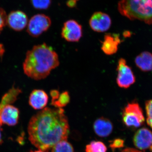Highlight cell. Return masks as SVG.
<instances>
[{
    "mask_svg": "<svg viewBox=\"0 0 152 152\" xmlns=\"http://www.w3.org/2000/svg\"><path fill=\"white\" fill-rule=\"evenodd\" d=\"M28 132L31 144L44 151L67 140L69 126L64 110L62 108L42 109L31 118Z\"/></svg>",
    "mask_w": 152,
    "mask_h": 152,
    "instance_id": "6da1fadb",
    "label": "cell"
},
{
    "mask_svg": "<svg viewBox=\"0 0 152 152\" xmlns=\"http://www.w3.org/2000/svg\"><path fill=\"white\" fill-rule=\"evenodd\" d=\"M59 64L57 53L43 43L34 46L27 52L23 68L28 77L39 80L46 78Z\"/></svg>",
    "mask_w": 152,
    "mask_h": 152,
    "instance_id": "7a4b0ae2",
    "label": "cell"
},
{
    "mask_svg": "<svg viewBox=\"0 0 152 152\" xmlns=\"http://www.w3.org/2000/svg\"><path fill=\"white\" fill-rule=\"evenodd\" d=\"M118 10L121 15L130 20L152 24V0H120Z\"/></svg>",
    "mask_w": 152,
    "mask_h": 152,
    "instance_id": "3957f363",
    "label": "cell"
},
{
    "mask_svg": "<svg viewBox=\"0 0 152 152\" xmlns=\"http://www.w3.org/2000/svg\"><path fill=\"white\" fill-rule=\"evenodd\" d=\"M122 118L123 122L128 127L138 128L145 122L142 110L136 102L129 103L125 107Z\"/></svg>",
    "mask_w": 152,
    "mask_h": 152,
    "instance_id": "277c9868",
    "label": "cell"
},
{
    "mask_svg": "<svg viewBox=\"0 0 152 152\" xmlns=\"http://www.w3.org/2000/svg\"><path fill=\"white\" fill-rule=\"evenodd\" d=\"M51 25L50 18L44 14H37L32 17L28 22L27 31L33 37H38L46 31Z\"/></svg>",
    "mask_w": 152,
    "mask_h": 152,
    "instance_id": "5b68a950",
    "label": "cell"
},
{
    "mask_svg": "<svg viewBox=\"0 0 152 152\" xmlns=\"http://www.w3.org/2000/svg\"><path fill=\"white\" fill-rule=\"evenodd\" d=\"M117 71V83L120 88H128L134 83L136 81L135 76L124 59L121 58L119 60Z\"/></svg>",
    "mask_w": 152,
    "mask_h": 152,
    "instance_id": "8992f818",
    "label": "cell"
},
{
    "mask_svg": "<svg viewBox=\"0 0 152 152\" xmlns=\"http://www.w3.org/2000/svg\"><path fill=\"white\" fill-rule=\"evenodd\" d=\"M61 34L67 42H78L83 36L82 26L75 20H69L64 23Z\"/></svg>",
    "mask_w": 152,
    "mask_h": 152,
    "instance_id": "52a82bcc",
    "label": "cell"
},
{
    "mask_svg": "<svg viewBox=\"0 0 152 152\" xmlns=\"http://www.w3.org/2000/svg\"><path fill=\"white\" fill-rule=\"evenodd\" d=\"M133 142L138 149L152 152V132L147 128H142L137 131L134 136Z\"/></svg>",
    "mask_w": 152,
    "mask_h": 152,
    "instance_id": "ba28073f",
    "label": "cell"
},
{
    "mask_svg": "<svg viewBox=\"0 0 152 152\" xmlns=\"http://www.w3.org/2000/svg\"><path fill=\"white\" fill-rule=\"evenodd\" d=\"M112 24V20L107 14L101 12L94 13L90 19L91 28L97 32H104L108 30Z\"/></svg>",
    "mask_w": 152,
    "mask_h": 152,
    "instance_id": "9c48e42d",
    "label": "cell"
},
{
    "mask_svg": "<svg viewBox=\"0 0 152 152\" xmlns=\"http://www.w3.org/2000/svg\"><path fill=\"white\" fill-rule=\"evenodd\" d=\"M28 22L27 15L21 11H12L7 17V25L16 31L23 30L27 26Z\"/></svg>",
    "mask_w": 152,
    "mask_h": 152,
    "instance_id": "30bf717a",
    "label": "cell"
},
{
    "mask_svg": "<svg viewBox=\"0 0 152 152\" xmlns=\"http://www.w3.org/2000/svg\"><path fill=\"white\" fill-rule=\"evenodd\" d=\"M20 115V111L12 104H8L2 109L0 118L2 124L10 126H15L18 124Z\"/></svg>",
    "mask_w": 152,
    "mask_h": 152,
    "instance_id": "8fae6325",
    "label": "cell"
},
{
    "mask_svg": "<svg viewBox=\"0 0 152 152\" xmlns=\"http://www.w3.org/2000/svg\"><path fill=\"white\" fill-rule=\"evenodd\" d=\"M121 40L118 35L116 34H107L102 42V51L106 55H113L118 51V46Z\"/></svg>",
    "mask_w": 152,
    "mask_h": 152,
    "instance_id": "7c38bea8",
    "label": "cell"
},
{
    "mask_svg": "<svg viewBox=\"0 0 152 152\" xmlns=\"http://www.w3.org/2000/svg\"><path fill=\"white\" fill-rule=\"evenodd\" d=\"M49 97L42 90H33L29 97V104L35 110H42L48 102Z\"/></svg>",
    "mask_w": 152,
    "mask_h": 152,
    "instance_id": "4fadbf2b",
    "label": "cell"
},
{
    "mask_svg": "<svg viewBox=\"0 0 152 152\" xmlns=\"http://www.w3.org/2000/svg\"><path fill=\"white\" fill-rule=\"evenodd\" d=\"M22 92V91L20 89L13 86L7 93L3 95L0 101V114L3 108L8 104L14 103L17 101L19 95ZM2 124L0 118V144L2 142L1 134V126Z\"/></svg>",
    "mask_w": 152,
    "mask_h": 152,
    "instance_id": "5bb4252c",
    "label": "cell"
},
{
    "mask_svg": "<svg viewBox=\"0 0 152 152\" xmlns=\"http://www.w3.org/2000/svg\"><path fill=\"white\" fill-rule=\"evenodd\" d=\"M94 129L98 136L104 137L110 134L113 130V125L110 120L102 117L95 121Z\"/></svg>",
    "mask_w": 152,
    "mask_h": 152,
    "instance_id": "9a60e30c",
    "label": "cell"
},
{
    "mask_svg": "<svg viewBox=\"0 0 152 152\" xmlns=\"http://www.w3.org/2000/svg\"><path fill=\"white\" fill-rule=\"evenodd\" d=\"M136 66L143 72L152 71V54L150 52H142L136 57Z\"/></svg>",
    "mask_w": 152,
    "mask_h": 152,
    "instance_id": "2e32d148",
    "label": "cell"
},
{
    "mask_svg": "<svg viewBox=\"0 0 152 152\" xmlns=\"http://www.w3.org/2000/svg\"><path fill=\"white\" fill-rule=\"evenodd\" d=\"M70 97L68 91H65L60 94L56 100L52 101L51 104L56 108H62L69 103Z\"/></svg>",
    "mask_w": 152,
    "mask_h": 152,
    "instance_id": "e0dca14e",
    "label": "cell"
},
{
    "mask_svg": "<svg viewBox=\"0 0 152 152\" xmlns=\"http://www.w3.org/2000/svg\"><path fill=\"white\" fill-rule=\"evenodd\" d=\"M52 152H74V148L67 140H64L56 144L52 148Z\"/></svg>",
    "mask_w": 152,
    "mask_h": 152,
    "instance_id": "ac0fdd59",
    "label": "cell"
},
{
    "mask_svg": "<svg viewBox=\"0 0 152 152\" xmlns=\"http://www.w3.org/2000/svg\"><path fill=\"white\" fill-rule=\"evenodd\" d=\"M107 148L102 142L94 141L86 147V152H107Z\"/></svg>",
    "mask_w": 152,
    "mask_h": 152,
    "instance_id": "d6986e66",
    "label": "cell"
},
{
    "mask_svg": "<svg viewBox=\"0 0 152 152\" xmlns=\"http://www.w3.org/2000/svg\"><path fill=\"white\" fill-rule=\"evenodd\" d=\"M34 8L37 10H46L51 4V0H31Z\"/></svg>",
    "mask_w": 152,
    "mask_h": 152,
    "instance_id": "ffe728a7",
    "label": "cell"
},
{
    "mask_svg": "<svg viewBox=\"0 0 152 152\" xmlns=\"http://www.w3.org/2000/svg\"><path fill=\"white\" fill-rule=\"evenodd\" d=\"M145 109L147 114V123L152 129V100L146 101Z\"/></svg>",
    "mask_w": 152,
    "mask_h": 152,
    "instance_id": "44dd1931",
    "label": "cell"
},
{
    "mask_svg": "<svg viewBox=\"0 0 152 152\" xmlns=\"http://www.w3.org/2000/svg\"><path fill=\"white\" fill-rule=\"evenodd\" d=\"M7 15L5 11L0 7V34L7 25Z\"/></svg>",
    "mask_w": 152,
    "mask_h": 152,
    "instance_id": "7402d4cb",
    "label": "cell"
},
{
    "mask_svg": "<svg viewBox=\"0 0 152 152\" xmlns=\"http://www.w3.org/2000/svg\"><path fill=\"white\" fill-rule=\"evenodd\" d=\"M124 146V141L121 139H117L114 140L110 145V146L113 149L120 148Z\"/></svg>",
    "mask_w": 152,
    "mask_h": 152,
    "instance_id": "603a6c76",
    "label": "cell"
},
{
    "mask_svg": "<svg viewBox=\"0 0 152 152\" xmlns=\"http://www.w3.org/2000/svg\"><path fill=\"white\" fill-rule=\"evenodd\" d=\"M50 94L52 98V101H54L58 99L60 94L58 90H53L51 91Z\"/></svg>",
    "mask_w": 152,
    "mask_h": 152,
    "instance_id": "cb8c5ba5",
    "label": "cell"
},
{
    "mask_svg": "<svg viewBox=\"0 0 152 152\" xmlns=\"http://www.w3.org/2000/svg\"><path fill=\"white\" fill-rule=\"evenodd\" d=\"M121 152H142L138 151V150L134 149V148H127L123 150Z\"/></svg>",
    "mask_w": 152,
    "mask_h": 152,
    "instance_id": "d4e9b609",
    "label": "cell"
},
{
    "mask_svg": "<svg viewBox=\"0 0 152 152\" xmlns=\"http://www.w3.org/2000/svg\"><path fill=\"white\" fill-rule=\"evenodd\" d=\"M5 49L4 45L2 44H0V57H2L4 53Z\"/></svg>",
    "mask_w": 152,
    "mask_h": 152,
    "instance_id": "484cf974",
    "label": "cell"
},
{
    "mask_svg": "<svg viewBox=\"0 0 152 152\" xmlns=\"http://www.w3.org/2000/svg\"><path fill=\"white\" fill-rule=\"evenodd\" d=\"M30 152H45V151H43V150H42L39 149V150H37V151H31Z\"/></svg>",
    "mask_w": 152,
    "mask_h": 152,
    "instance_id": "4316f807",
    "label": "cell"
}]
</instances>
